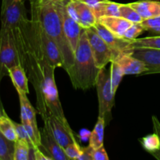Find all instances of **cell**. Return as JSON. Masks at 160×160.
Returning <instances> with one entry per match:
<instances>
[{
	"label": "cell",
	"instance_id": "cell-1",
	"mask_svg": "<svg viewBox=\"0 0 160 160\" xmlns=\"http://www.w3.org/2000/svg\"><path fill=\"white\" fill-rule=\"evenodd\" d=\"M12 30L20 65L24 69L28 79L34 87L37 110L42 120H45L48 114L44 103L43 86L45 70L50 64L36 45L31 20L28 17L23 19L18 26Z\"/></svg>",
	"mask_w": 160,
	"mask_h": 160
},
{
	"label": "cell",
	"instance_id": "cell-2",
	"mask_svg": "<svg viewBox=\"0 0 160 160\" xmlns=\"http://www.w3.org/2000/svg\"><path fill=\"white\" fill-rule=\"evenodd\" d=\"M28 1L31 10L36 12L45 31L59 46L63 59V69L67 72L74 62V52L64 33L62 20L56 8V0Z\"/></svg>",
	"mask_w": 160,
	"mask_h": 160
},
{
	"label": "cell",
	"instance_id": "cell-3",
	"mask_svg": "<svg viewBox=\"0 0 160 160\" xmlns=\"http://www.w3.org/2000/svg\"><path fill=\"white\" fill-rule=\"evenodd\" d=\"M100 70L95 65L86 31L83 29L74 52V62L67 72L73 87L83 91L95 87Z\"/></svg>",
	"mask_w": 160,
	"mask_h": 160
},
{
	"label": "cell",
	"instance_id": "cell-4",
	"mask_svg": "<svg viewBox=\"0 0 160 160\" xmlns=\"http://www.w3.org/2000/svg\"><path fill=\"white\" fill-rule=\"evenodd\" d=\"M31 22L35 43L49 64L55 68H63V59L57 44L42 27L36 12L31 10Z\"/></svg>",
	"mask_w": 160,
	"mask_h": 160
},
{
	"label": "cell",
	"instance_id": "cell-5",
	"mask_svg": "<svg viewBox=\"0 0 160 160\" xmlns=\"http://www.w3.org/2000/svg\"><path fill=\"white\" fill-rule=\"evenodd\" d=\"M98 100V117H103L106 124L112 119V109L115 104V94L111 84L110 71L105 68L100 70L97 78L96 85Z\"/></svg>",
	"mask_w": 160,
	"mask_h": 160
},
{
	"label": "cell",
	"instance_id": "cell-6",
	"mask_svg": "<svg viewBox=\"0 0 160 160\" xmlns=\"http://www.w3.org/2000/svg\"><path fill=\"white\" fill-rule=\"evenodd\" d=\"M20 64L12 29H0V82L11 67Z\"/></svg>",
	"mask_w": 160,
	"mask_h": 160
},
{
	"label": "cell",
	"instance_id": "cell-7",
	"mask_svg": "<svg viewBox=\"0 0 160 160\" xmlns=\"http://www.w3.org/2000/svg\"><path fill=\"white\" fill-rule=\"evenodd\" d=\"M26 0H2L1 10V28L14 29L23 19L27 18Z\"/></svg>",
	"mask_w": 160,
	"mask_h": 160
},
{
	"label": "cell",
	"instance_id": "cell-8",
	"mask_svg": "<svg viewBox=\"0 0 160 160\" xmlns=\"http://www.w3.org/2000/svg\"><path fill=\"white\" fill-rule=\"evenodd\" d=\"M84 30L88 36L95 65L99 69L105 68L109 62L113 60V52L94 28Z\"/></svg>",
	"mask_w": 160,
	"mask_h": 160
},
{
	"label": "cell",
	"instance_id": "cell-9",
	"mask_svg": "<svg viewBox=\"0 0 160 160\" xmlns=\"http://www.w3.org/2000/svg\"><path fill=\"white\" fill-rule=\"evenodd\" d=\"M67 0H56V5L60 15L64 33L73 52H75L81 38L83 28L70 15L67 8Z\"/></svg>",
	"mask_w": 160,
	"mask_h": 160
},
{
	"label": "cell",
	"instance_id": "cell-10",
	"mask_svg": "<svg viewBox=\"0 0 160 160\" xmlns=\"http://www.w3.org/2000/svg\"><path fill=\"white\" fill-rule=\"evenodd\" d=\"M93 28L111 48L113 52L114 59L121 54L133 55L134 48L131 45V40L115 35L98 21Z\"/></svg>",
	"mask_w": 160,
	"mask_h": 160
},
{
	"label": "cell",
	"instance_id": "cell-11",
	"mask_svg": "<svg viewBox=\"0 0 160 160\" xmlns=\"http://www.w3.org/2000/svg\"><path fill=\"white\" fill-rule=\"evenodd\" d=\"M44 123L48 127L52 134L62 148L77 142L73 131L67 119H60L54 115H48L44 120Z\"/></svg>",
	"mask_w": 160,
	"mask_h": 160
},
{
	"label": "cell",
	"instance_id": "cell-12",
	"mask_svg": "<svg viewBox=\"0 0 160 160\" xmlns=\"http://www.w3.org/2000/svg\"><path fill=\"white\" fill-rule=\"evenodd\" d=\"M67 8L70 15L83 29L93 28L98 21L92 8L81 0H67Z\"/></svg>",
	"mask_w": 160,
	"mask_h": 160
},
{
	"label": "cell",
	"instance_id": "cell-13",
	"mask_svg": "<svg viewBox=\"0 0 160 160\" xmlns=\"http://www.w3.org/2000/svg\"><path fill=\"white\" fill-rule=\"evenodd\" d=\"M41 132V146L42 151L52 160H69L64 148L56 141L48 127L44 123Z\"/></svg>",
	"mask_w": 160,
	"mask_h": 160
},
{
	"label": "cell",
	"instance_id": "cell-14",
	"mask_svg": "<svg viewBox=\"0 0 160 160\" xmlns=\"http://www.w3.org/2000/svg\"><path fill=\"white\" fill-rule=\"evenodd\" d=\"M133 56L145 62L148 68L145 74L160 73V49L148 48H134Z\"/></svg>",
	"mask_w": 160,
	"mask_h": 160
},
{
	"label": "cell",
	"instance_id": "cell-15",
	"mask_svg": "<svg viewBox=\"0 0 160 160\" xmlns=\"http://www.w3.org/2000/svg\"><path fill=\"white\" fill-rule=\"evenodd\" d=\"M121 67L124 75H145L148 71L143 61L134 57L133 55L121 54L113 59Z\"/></svg>",
	"mask_w": 160,
	"mask_h": 160
},
{
	"label": "cell",
	"instance_id": "cell-16",
	"mask_svg": "<svg viewBox=\"0 0 160 160\" xmlns=\"http://www.w3.org/2000/svg\"><path fill=\"white\" fill-rule=\"evenodd\" d=\"M129 4L140 14L144 20L160 16L159 0H138Z\"/></svg>",
	"mask_w": 160,
	"mask_h": 160
},
{
	"label": "cell",
	"instance_id": "cell-17",
	"mask_svg": "<svg viewBox=\"0 0 160 160\" xmlns=\"http://www.w3.org/2000/svg\"><path fill=\"white\" fill-rule=\"evenodd\" d=\"M106 29L120 38H123L127 30L133 23L120 17H103L98 20Z\"/></svg>",
	"mask_w": 160,
	"mask_h": 160
},
{
	"label": "cell",
	"instance_id": "cell-18",
	"mask_svg": "<svg viewBox=\"0 0 160 160\" xmlns=\"http://www.w3.org/2000/svg\"><path fill=\"white\" fill-rule=\"evenodd\" d=\"M9 76L12 80V82L17 93H23L27 95L29 93V88H28L29 79L24 69L20 64L14 66L9 69Z\"/></svg>",
	"mask_w": 160,
	"mask_h": 160
},
{
	"label": "cell",
	"instance_id": "cell-19",
	"mask_svg": "<svg viewBox=\"0 0 160 160\" xmlns=\"http://www.w3.org/2000/svg\"><path fill=\"white\" fill-rule=\"evenodd\" d=\"M120 3L106 0L92 9L98 20L103 17H120Z\"/></svg>",
	"mask_w": 160,
	"mask_h": 160
},
{
	"label": "cell",
	"instance_id": "cell-20",
	"mask_svg": "<svg viewBox=\"0 0 160 160\" xmlns=\"http://www.w3.org/2000/svg\"><path fill=\"white\" fill-rule=\"evenodd\" d=\"M106 121L103 117H98L93 131L89 136V145L93 149H97L103 145L104 142V131Z\"/></svg>",
	"mask_w": 160,
	"mask_h": 160
},
{
	"label": "cell",
	"instance_id": "cell-21",
	"mask_svg": "<svg viewBox=\"0 0 160 160\" xmlns=\"http://www.w3.org/2000/svg\"><path fill=\"white\" fill-rule=\"evenodd\" d=\"M18 95L19 99H20V106H23V108H24L25 112H26L30 123L32 125V127L34 128L36 133H37L38 134H39V135H41L40 130L38 129L37 120H36V112H36V109H34V108L33 107L32 105L31 104L29 99H28V97H27V94L18 93Z\"/></svg>",
	"mask_w": 160,
	"mask_h": 160
},
{
	"label": "cell",
	"instance_id": "cell-22",
	"mask_svg": "<svg viewBox=\"0 0 160 160\" xmlns=\"http://www.w3.org/2000/svg\"><path fill=\"white\" fill-rule=\"evenodd\" d=\"M0 131L9 140L16 142L18 139L13 121L8 117L6 112L0 117Z\"/></svg>",
	"mask_w": 160,
	"mask_h": 160
},
{
	"label": "cell",
	"instance_id": "cell-23",
	"mask_svg": "<svg viewBox=\"0 0 160 160\" xmlns=\"http://www.w3.org/2000/svg\"><path fill=\"white\" fill-rule=\"evenodd\" d=\"M15 142L9 140L0 131V160H13Z\"/></svg>",
	"mask_w": 160,
	"mask_h": 160
},
{
	"label": "cell",
	"instance_id": "cell-24",
	"mask_svg": "<svg viewBox=\"0 0 160 160\" xmlns=\"http://www.w3.org/2000/svg\"><path fill=\"white\" fill-rule=\"evenodd\" d=\"M131 45L134 48H148L160 49V35H152L136 38L131 41Z\"/></svg>",
	"mask_w": 160,
	"mask_h": 160
},
{
	"label": "cell",
	"instance_id": "cell-25",
	"mask_svg": "<svg viewBox=\"0 0 160 160\" xmlns=\"http://www.w3.org/2000/svg\"><path fill=\"white\" fill-rule=\"evenodd\" d=\"M31 145L27 141L18 138L15 142L13 160H30Z\"/></svg>",
	"mask_w": 160,
	"mask_h": 160
},
{
	"label": "cell",
	"instance_id": "cell-26",
	"mask_svg": "<svg viewBox=\"0 0 160 160\" xmlns=\"http://www.w3.org/2000/svg\"><path fill=\"white\" fill-rule=\"evenodd\" d=\"M140 143L144 149L149 152L150 154L156 152L160 148V140L156 133L147 134L145 137L140 139Z\"/></svg>",
	"mask_w": 160,
	"mask_h": 160
},
{
	"label": "cell",
	"instance_id": "cell-27",
	"mask_svg": "<svg viewBox=\"0 0 160 160\" xmlns=\"http://www.w3.org/2000/svg\"><path fill=\"white\" fill-rule=\"evenodd\" d=\"M110 77H111V84H112V89L114 94H116L119 85L121 82L123 77L124 76L123 70L121 67L119 65L118 62L115 60H112L110 62Z\"/></svg>",
	"mask_w": 160,
	"mask_h": 160
},
{
	"label": "cell",
	"instance_id": "cell-28",
	"mask_svg": "<svg viewBox=\"0 0 160 160\" xmlns=\"http://www.w3.org/2000/svg\"><path fill=\"white\" fill-rule=\"evenodd\" d=\"M120 17L131 23H142L144 20L140 14L134 8L131 7L129 3L128 4L120 3Z\"/></svg>",
	"mask_w": 160,
	"mask_h": 160
},
{
	"label": "cell",
	"instance_id": "cell-29",
	"mask_svg": "<svg viewBox=\"0 0 160 160\" xmlns=\"http://www.w3.org/2000/svg\"><path fill=\"white\" fill-rule=\"evenodd\" d=\"M142 23L146 31H148L153 35H160V16L143 20Z\"/></svg>",
	"mask_w": 160,
	"mask_h": 160
},
{
	"label": "cell",
	"instance_id": "cell-30",
	"mask_svg": "<svg viewBox=\"0 0 160 160\" xmlns=\"http://www.w3.org/2000/svg\"><path fill=\"white\" fill-rule=\"evenodd\" d=\"M144 31H145V30L142 23H133L125 32L123 38L131 41L134 40L138 38V37L141 35Z\"/></svg>",
	"mask_w": 160,
	"mask_h": 160
},
{
	"label": "cell",
	"instance_id": "cell-31",
	"mask_svg": "<svg viewBox=\"0 0 160 160\" xmlns=\"http://www.w3.org/2000/svg\"><path fill=\"white\" fill-rule=\"evenodd\" d=\"M66 155L69 159H79L82 155V148L79 145L78 142H73L64 148Z\"/></svg>",
	"mask_w": 160,
	"mask_h": 160
},
{
	"label": "cell",
	"instance_id": "cell-32",
	"mask_svg": "<svg viewBox=\"0 0 160 160\" xmlns=\"http://www.w3.org/2000/svg\"><path fill=\"white\" fill-rule=\"evenodd\" d=\"M13 123H14V126H15L16 132H17L18 138H21V139H23V140L27 141V142L30 144L31 147H32V144H31V138H30L29 135H28V132H27L26 129H25L24 126H23L22 123H16V122H14V121H13Z\"/></svg>",
	"mask_w": 160,
	"mask_h": 160
},
{
	"label": "cell",
	"instance_id": "cell-33",
	"mask_svg": "<svg viewBox=\"0 0 160 160\" xmlns=\"http://www.w3.org/2000/svg\"><path fill=\"white\" fill-rule=\"evenodd\" d=\"M152 120L154 132L158 134L160 140V121L159 120V119L157 118V117H156V116H152ZM152 156L154 158H156V159L160 160V148L156 152L152 154Z\"/></svg>",
	"mask_w": 160,
	"mask_h": 160
},
{
	"label": "cell",
	"instance_id": "cell-34",
	"mask_svg": "<svg viewBox=\"0 0 160 160\" xmlns=\"http://www.w3.org/2000/svg\"><path fill=\"white\" fill-rule=\"evenodd\" d=\"M92 157L93 160H109V156L103 145L97 149H94Z\"/></svg>",
	"mask_w": 160,
	"mask_h": 160
},
{
	"label": "cell",
	"instance_id": "cell-35",
	"mask_svg": "<svg viewBox=\"0 0 160 160\" xmlns=\"http://www.w3.org/2000/svg\"><path fill=\"white\" fill-rule=\"evenodd\" d=\"M33 159L34 160H52L41 148H33Z\"/></svg>",
	"mask_w": 160,
	"mask_h": 160
},
{
	"label": "cell",
	"instance_id": "cell-36",
	"mask_svg": "<svg viewBox=\"0 0 160 160\" xmlns=\"http://www.w3.org/2000/svg\"><path fill=\"white\" fill-rule=\"evenodd\" d=\"M93 151L94 149L90 145L82 148V155L78 160H93V157H92Z\"/></svg>",
	"mask_w": 160,
	"mask_h": 160
},
{
	"label": "cell",
	"instance_id": "cell-37",
	"mask_svg": "<svg viewBox=\"0 0 160 160\" xmlns=\"http://www.w3.org/2000/svg\"><path fill=\"white\" fill-rule=\"evenodd\" d=\"M81 1L83 2L84 3H85L86 5H88L89 7H91L92 9V8L96 6L97 5H98L99 3L106 1V0H81Z\"/></svg>",
	"mask_w": 160,
	"mask_h": 160
},
{
	"label": "cell",
	"instance_id": "cell-38",
	"mask_svg": "<svg viewBox=\"0 0 160 160\" xmlns=\"http://www.w3.org/2000/svg\"><path fill=\"white\" fill-rule=\"evenodd\" d=\"M5 112V111H4V109H2V106H0V117H1L3 113H4Z\"/></svg>",
	"mask_w": 160,
	"mask_h": 160
},
{
	"label": "cell",
	"instance_id": "cell-39",
	"mask_svg": "<svg viewBox=\"0 0 160 160\" xmlns=\"http://www.w3.org/2000/svg\"><path fill=\"white\" fill-rule=\"evenodd\" d=\"M159 1H160V0H159Z\"/></svg>",
	"mask_w": 160,
	"mask_h": 160
}]
</instances>
